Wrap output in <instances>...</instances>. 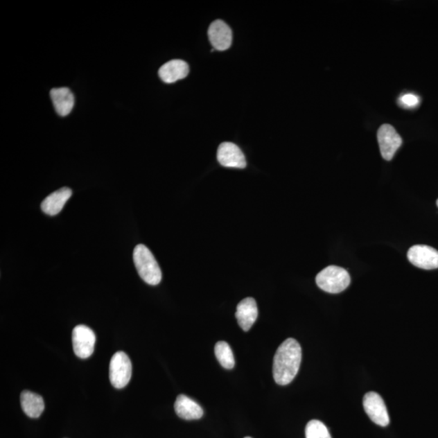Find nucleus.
<instances>
[{
	"mask_svg": "<svg viewBox=\"0 0 438 438\" xmlns=\"http://www.w3.org/2000/svg\"><path fill=\"white\" fill-rule=\"evenodd\" d=\"M409 261L418 268L435 270L438 268V251L427 245H415L408 252Z\"/></svg>",
	"mask_w": 438,
	"mask_h": 438,
	"instance_id": "8",
	"label": "nucleus"
},
{
	"mask_svg": "<svg viewBox=\"0 0 438 438\" xmlns=\"http://www.w3.org/2000/svg\"><path fill=\"white\" fill-rule=\"evenodd\" d=\"M259 317V308L254 298H246L238 304L236 317L242 330L249 331Z\"/></svg>",
	"mask_w": 438,
	"mask_h": 438,
	"instance_id": "11",
	"label": "nucleus"
},
{
	"mask_svg": "<svg viewBox=\"0 0 438 438\" xmlns=\"http://www.w3.org/2000/svg\"><path fill=\"white\" fill-rule=\"evenodd\" d=\"M316 283L324 292L337 294L349 288L351 277L346 270L339 266L331 265L317 275Z\"/></svg>",
	"mask_w": 438,
	"mask_h": 438,
	"instance_id": "3",
	"label": "nucleus"
},
{
	"mask_svg": "<svg viewBox=\"0 0 438 438\" xmlns=\"http://www.w3.org/2000/svg\"><path fill=\"white\" fill-rule=\"evenodd\" d=\"M132 367L130 357L125 352L118 351L110 362L109 378L114 387H125L132 378Z\"/></svg>",
	"mask_w": 438,
	"mask_h": 438,
	"instance_id": "4",
	"label": "nucleus"
},
{
	"mask_svg": "<svg viewBox=\"0 0 438 438\" xmlns=\"http://www.w3.org/2000/svg\"><path fill=\"white\" fill-rule=\"evenodd\" d=\"M214 353L223 368L231 369L235 366V358L229 344L226 342H218L214 347Z\"/></svg>",
	"mask_w": 438,
	"mask_h": 438,
	"instance_id": "17",
	"label": "nucleus"
},
{
	"mask_svg": "<svg viewBox=\"0 0 438 438\" xmlns=\"http://www.w3.org/2000/svg\"><path fill=\"white\" fill-rule=\"evenodd\" d=\"M22 410L30 418H39L44 412L45 404L40 394L24 390L21 394Z\"/></svg>",
	"mask_w": 438,
	"mask_h": 438,
	"instance_id": "16",
	"label": "nucleus"
},
{
	"mask_svg": "<svg viewBox=\"0 0 438 438\" xmlns=\"http://www.w3.org/2000/svg\"><path fill=\"white\" fill-rule=\"evenodd\" d=\"M208 36L214 50L226 51L231 46V28L223 21L217 20L211 23L209 28Z\"/></svg>",
	"mask_w": 438,
	"mask_h": 438,
	"instance_id": "10",
	"label": "nucleus"
},
{
	"mask_svg": "<svg viewBox=\"0 0 438 438\" xmlns=\"http://www.w3.org/2000/svg\"><path fill=\"white\" fill-rule=\"evenodd\" d=\"M189 67L186 62L173 60L161 67L159 71V78L165 83H174L187 77Z\"/></svg>",
	"mask_w": 438,
	"mask_h": 438,
	"instance_id": "12",
	"label": "nucleus"
},
{
	"mask_svg": "<svg viewBox=\"0 0 438 438\" xmlns=\"http://www.w3.org/2000/svg\"><path fill=\"white\" fill-rule=\"evenodd\" d=\"M71 339L74 353L79 358L87 359L94 353L96 336L89 327L84 325L76 326Z\"/></svg>",
	"mask_w": 438,
	"mask_h": 438,
	"instance_id": "5",
	"label": "nucleus"
},
{
	"mask_svg": "<svg viewBox=\"0 0 438 438\" xmlns=\"http://www.w3.org/2000/svg\"><path fill=\"white\" fill-rule=\"evenodd\" d=\"M175 411L184 420H199L203 417V409L186 395L179 394L175 403Z\"/></svg>",
	"mask_w": 438,
	"mask_h": 438,
	"instance_id": "13",
	"label": "nucleus"
},
{
	"mask_svg": "<svg viewBox=\"0 0 438 438\" xmlns=\"http://www.w3.org/2000/svg\"><path fill=\"white\" fill-rule=\"evenodd\" d=\"M133 261L138 274L146 283L152 286L160 283L161 271L148 247L144 245H137L133 251Z\"/></svg>",
	"mask_w": 438,
	"mask_h": 438,
	"instance_id": "2",
	"label": "nucleus"
},
{
	"mask_svg": "<svg viewBox=\"0 0 438 438\" xmlns=\"http://www.w3.org/2000/svg\"><path fill=\"white\" fill-rule=\"evenodd\" d=\"M306 438H331L328 428L321 421L313 420L308 423L306 428Z\"/></svg>",
	"mask_w": 438,
	"mask_h": 438,
	"instance_id": "18",
	"label": "nucleus"
},
{
	"mask_svg": "<svg viewBox=\"0 0 438 438\" xmlns=\"http://www.w3.org/2000/svg\"><path fill=\"white\" fill-rule=\"evenodd\" d=\"M218 163L225 168H245L246 159L244 153L234 143L223 142L218 149Z\"/></svg>",
	"mask_w": 438,
	"mask_h": 438,
	"instance_id": "9",
	"label": "nucleus"
},
{
	"mask_svg": "<svg viewBox=\"0 0 438 438\" xmlns=\"http://www.w3.org/2000/svg\"><path fill=\"white\" fill-rule=\"evenodd\" d=\"M245 438H252V437H245Z\"/></svg>",
	"mask_w": 438,
	"mask_h": 438,
	"instance_id": "21",
	"label": "nucleus"
},
{
	"mask_svg": "<svg viewBox=\"0 0 438 438\" xmlns=\"http://www.w3.org/2000/svg\"><path fill=\"white\" fill-rule=\"evenodd\" d=\"M302 360L301 347L294 339H288L276 351L273 375L275 383L286 385L292 383L297 375Z\"/></svg>",
	"mask_w": 438,
	"mask_h": 438,
	"instance_id": "1",
	"label": "nucleus"
},
{
	"mask_svg": "<svg viewBox=\"0 0 438 438\" xmlns=\"http://www.w3.org/2000/svg\"><path fill=\"white\" fill-rule=\"evenodd\" d=\"M437 207H438V200H437Z\"/></svg>",
	"mask_w": 438,
	"mask_h": 438,
	"instance_id": "20",
	"label": "nucleus"
},
{
	"mask_svg": "<svg viewBox=\"0 0 438 438\" xmlns=\"http://www.w3.org/2000/svg\"><path fill=\"white\" fill-rule=\"evenodd\" d=\"M365 411L376 425L387 427L389 423V417L384 400L378 393L369 392L363 400Z\"/></svg>",
	"mask_w": 438,
	"mask_h": 438,
	"instance_id": "6",
	"label": "nucleus"
},
{
	"mask_svg": "<svg viewBox=\"0 0 438 438\" xmlns=\"http://www.w3.org/2000/svg\"><path fill=\"white\" fill-rule=\"evenodd\" d=\"M378 140L380 155L387 161H390L394 158L395 153L403 144L401 137L398 135L394 127L389 125H383L380 127L378 132Z\"/></svg>",
	"mask_w": 438,
	"mask_h": 438,
	"instance_id": "7",
	"label": "nucleus"
},
{
	"mask_svg": "<svg viewBox=\"0 0 438 438\" xmlns=\"http://www.w3.org/2000/svg\"><path fill=\"white\" fill-rule=\"evenodd\" d=\"M73 191L69 188H62L52 193L42 202V211L50 216H55L63 209L64 204L71 197Z\"/></svg>",
	"mask_w": 438,
	"mask_h": 438,
	"instance_id": "15",
	"label": "nucleus"
},
{
	"mask_svg": "<svg viewBox=\"0 0 438 438\" xmlns=\"http://www.w3.org/2000/svg\"><path fill=\"white\" fill-rule=\"evenodd\" d=\"M398 101L403 107L414 108L420 104L421 99L416 94H406L400 97Z\"/></svg>",
	"mask_w": 438,
	"mask_h": 438,
	"instance_id": "19",
	"label": "nucleus"
},
{
	"mask_svg": "<svg viewBox=\"0 0 438 438\" xmlns=\"http://www.w3.org/2000/svg\"><path fill=\"white\" fill-rule=\"evenodd\" d=\"M51 98L57 114L60 116H69L73 111L75 98L69 88H54L51 90Z\"/></svg>",
	"mask_w": 438,
	"mask_h": 438,
	"instance_id": "14",
	"label": "nucleus"
}]
</instances>
